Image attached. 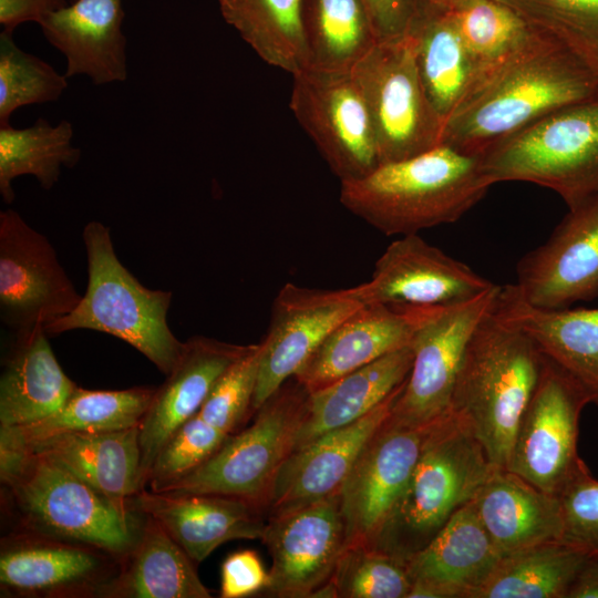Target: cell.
Instances as JSON below:
<instances>
[{
	"instance_id": "obj_7",
	"label": "cell",
	"mask_w": 598,
	"mask_h": 598,
	"mask_svg": "<svg viewBox=\"0 0 598 598\" xmlns=\"http://www.w3.org/2000/svg\"><path fill=\"white\" fill-rule=\"evenodd\" d=\"M477 156L492 185H540L568 208L598 196V95L556 110Z\"/></svg>"
},
{
	"instance_id": "obj_27",
	"label": "cell",
	"mask_w": 598,
	"mask_h": 598,
	"mask_svg": "<svg viewBox=\"0 0 598 598\" xmlns=\"http://www.w3.org/2000/svg\"><path fill=\"white\" fill-rule=\"evenodd\" d=\"M16 451L53 457L125 514L134 513L130 502L144 489L140 425L113 431L64 433Z\"/></svg>"
},
{
	"instance_id": "obj_48",
	"label": "cell",
	"mask_w": 598,
	"mask_h": 598,
	"mask_svg": "<svg viewBox=\"0 0 598 598\" xmlns=\"http://www.w3.org/2000/svg\"><path fill=\"white\" fill-rule=\"evenodd\" d=\"M566 598H598V557L587 556L571 581Z\"/></svg>"
},
{
	"instance_id": "obj_32",
	"label": "cell",
	"mask_w": 598,
	"mask_h": 598,
	"mask_svg": "<svg viewBox=\"0 0 598 598\" xmlns=\"http://www.w3.org/2000/svg\"><path fill=\"white\" fill-rule=\"evenodd\" d=\"M408 34L425 94L445 123L476 83L474 63L451 10L424 0Z\"/></svg>"
},
{
	"instance_id": "obj_30",
	"label": "cell",
	"mask_w": 598,
	"mask_h": 598,
	"mask_svg": "<svg viewBox=\"0 0 598 598\" xmlns=\"http://www.w3.org/2000/svg\"><path fill=\"white\" fill-rule=\"evenodd\" d=\"M412 362L410 343L309 392L293 451L368 414L405 382Z\"/></svg>"
},
{
	"instance_id": "obj_11",
	"label": "cell",
	"mask_w": 598,
	"mask_h": 598,
	"mask_svg": "<svg viewBox=\"0 0 598 598\" xmlns=\"http://www.w3.org/2000/svg\"><path fill=\"white\" fill-rule=\"evenodd\" d=\"M589 403L579 383L543 354L540 375L505 470L557 495L582 463L577 448L579 420Z\"/></svg>"
},
{
	"instance_id": "obj_17",
	"label": "cell",
	"mask_w": 598,
	"mask_h": 598,
	"mask_svg": "<svg viewBox=\"0 0 598 598\" xmlns=\"http://www.w3.org/2000/svg\"><path fill=\"white\" fill-rule=\"evenodd\" d=\"M495 286L417 234L393 240L375 261L369 281L354 287L363 305L445 307Z\"/></svg>"
},
{
	"instance_id": "obj_33",
	"label": "cell",
	"mask_w": 598,
	"mask_h": 598,
	"mask_svg": "<svg viewBox=\"0 0 598 598\" xmlns=\"http://www.w3.org/2000/svg\"><path fill=\"white\" fill-rule=\"evenodd\" d=\"M156 388L87 390L76 386L47 417L18 427H0V448L20 450L72 432L122 430L141 424Z\"/></svg>"
},
{
	"instance_id": "obj_14",
	"label": "cell",
	"mask_w": 598,
	"mask_h": 598,
	"mask_svg": "<svg viewBox=\"0 0 598 598\" xmlns=\"http://www.w3.org/2000/svg\"><path fill=\"white\" fill-rule=\"evenodd\" d=\"M261 542L272 558L262 592L278 598L319 597L348 545L340 493L269 514Z\"/></svg>"
},
{
	"instance_id": "obj_18",
	"label": "cell",
	"mask_w": 598,
	"mask_h": 598,
	"mask_svg": "<svg viewBox=\"0 0 598 598\" xmlns=\"http://www.w3.org/2000/svg\"><path fill=\"white\" fill-rule=\"evenodd\" d=\"M516 278L522 296L537 307L598 300V196L568 208L547 240L518 260Z\"/></svg>"
},
{
	"instance_id": "obj_19",
	"label": "cell",
	"mask_w": 598,
	"mask_h": 598,
	"mask_svg": "<svg viewBox=\"0 0 598 598\" xmlns=\"http://www.w3.org/2000/svg\"><path fill=\"white\" fill-rule=\"evenodd\" d=\"M432 424L411 426L390 414L368 442L340 491L348 545L374 544L411 477Z\"/></svg>"
},
{
	"instance_id": "obj_46",
	"label": "cell",
	"mask_w": 598,
	"mask_h": 598,
	"mask_svg": "<svg viewBox=\"0 0 598 598\" xmlns=\"http://www.w3.org/2000/svg\"><path fill=\"white\" fill-rule=\"evenodd\" d=\"M378 42L405 37L424 0H363Z\"/></svg>"
},
{
	"instance_id": "obj_6",
	"label": "cell",
	"mask_w": 598,
	"mask_h": 598,
	"mask_svg": "<svg viewBox=\"0 0 598 598\" xmlns=\"http://www.w3.org/2000/svg\"><path fill=\"white\" fill-rule=\"evenodd\" d=\"M82 239L86 291L70 313L45 328L47 333L89 329L111 334L135 348L166 377L184 350L167 322L173 292L143 286L118 259L104 224L87 223Z\"/></svg>"
},
{
	"instance_id": "obj_43",
	"label": "cell",
	"mask_w": 598,
	"mask_h": 598,
	"mask_svg": "<svg viewBox=\"0 0 598 598\" xmlns=\"http://www.w3.org/2000/svg\"><path fill=\"white\" fill-rule=\"evenodd\" d=\"M259 359L260 343L252 344L219 377L197 414L220 431L234 434L254 412Z\"/></svg>"
},
{
	"instance_id": "obj_20",
	"label": "cell",
	"mask_w": 598,
	"mask_h": 598,
	"mask_svg": "<svg viewBox=\"0 0 598 598\" xmlns=\"http://www.w3.org/2000/svg\"><path fill=\"white\" fill-rule=\"evenodd\" d=\"M404 383L355 422L293 451L271 484L268 515L291 511L340 493L361 452L390 416Z\"/></svg>"
},
{
	"instance_id": "obj_45",
	"label": "cell",
	"mask_w": 598,
	"mask_h": 598,
	"mask_svg": "<svg viewBox=\"0 0 598 598\" xmlns=\"http://www.w3.org/2000/svg\"><path fill=\"white\" fill-rule=\"evenodd\" d=\"M269 579L255 550L244 549L226 557L220 568V597L243 598L262 592Z\"/></svg>"
},
{
	"instance_id": "obj_15",
	"label": "cell",
	"mask_w": 598,
	"mask_h": 598,
	"mask_svg": "<svg viewBox=\"0 0 598 598\" xmlns=\"http://www.w3.org/2000/svg\"><path fill=\"white\" fill-rule=\"evenodd\" d=\"M121 558L81 544L12 529L1 538L2 597H100Z\"/></svg>"
},
{
	"instance_id": "obj_2",
	"label": "cell",
	"mask_w": 598,
	"mask_h": 598,
	"mask_svg": "<svg viewBox=\"0 0 598 598\" xmlns=\"http://www.w3.org/2000/svg\"><path fill=\"white\" fill-rule=\"evenodd\" d=\"M477 155L439 145L341 182L340 202L384 235H412L458 220L488 192Z\"/></svg>"
},
{
	"instance_id": "obj_1",
	"label": "cell",
	"mask_w": 598,
	"mask_h": 598,
	"mask_svg": "<svg viewBox=\"0 0 598 598\" xmlns=\"http://www.w3.org/2000/svg\"><path fill=\"white\" fill-rule=\"evenodd\" d=\"M595 95V73L560 41L535 29L445 121L441 144L478 155L556 110Z\"/></svg>"
},
{
	"instance_id": "obj_4",
	"label": "cell",
	"mask_w": 598,
	"mask_h": 598,
	"mask_svg": "<svg viewBox=\"0 0 598 598\" xmlns=\"http://www.w3.org/2000/svg\"><path fill=\"white\" fill-rule=\"evenodd\" d=\"M542 365L543 353L535 342L493 309L468 340L450 411L467 424L495 467L506 468Z\"/></svg>"
},
{
	"instance_id": "obj_24",
	"label": "cell",
	"mask_w": 598,
	"mask_h": 598,
	"mask_svg": "<svg viewBox=\"0 0 598 598\" xmlns=\"http://www.w3.org/2000/svg\"><path fill=\"white\" fill-rule=\"evenodd\" d=\"M501 558L471 501L406 560L408 598H471Z\"/></svg>"
},
{
	"instance_id": "obj_31",
	"label": "cell",
	"mask_w": 598,
	"mask_h": 598,
	"mask_svg": "<svg viewBox=\"0 0 598 598\" xmlns=\"http://www.w3.org/2000/svg\"><path fill=\"white\" fill-rule=\"evenodd\" d=\"M143 515V514H142ZM102 598H210L194 561L154 518L143 515L138 538L121 558Z\"/></svg>"
},
{
	"instance_id": "obj_36",
	"label": "cell",
	"mask_w": 598,
	"mask_h": 598,
	"mask_svg": "<svg viewBox=\"0 0 598 598\" xmlns=\"http://www.w3.org/2000/svg\"><path fill=\"white\" fill-rule=\"evenodd\" d=\"M224 20L267 64L290 74L307 66L301 0H218Z\"/></svg>"
},
{
	"instance_id": "obj_28",
	"label": "cell",
	"mask_w": 598,
	"mask_h": 598,
	"mask_svg": "<svg viewBox=\"0 0 598 598\" xmlns=\"http://www.w3.org/2000/svg\"><path fill=\"white\" fill-rule=\"evenodd\" d=\"M499 555L560 540L559 502L505 468H494L472 499Z\"/></svg>"
},
{
	"instance_id": "obj_3",
	"label": "cell",
	"mask_w": 598,
	"mask_h": 598,
	"mask_svg": "<svg viewBox=\"0 0 598 598\" xmlns=\"http://www.w3.org/2000/svg\"><path fill=\"white\" fill-rule=\"evenodd\" d=\"M2 505L21 529L90 546L118 558L135 545L143 515L121 512L51 456L0 448Z\"/></svg>"
},
{
	"instance_id": "obj_25",
	"label": "cell",
	"mask_w": 598,
	"mask_h": 598,
	"mask_svg": "<svg viewBox=\"0 0 598 598\" xmlns=\"http://www.w3.org/2000/svg\"><path fill=\"white\" fill-rule=\"evenodd\" d=\"M493 311L526 333L598 406V308L537 307L509 283L501 286Z\"/></svg>"
},
{
	"instance_id": "obj_9",
	"label": "cell",
	"mask_w": 598,
	"mask_h": 598,
	"mask_svg": "<svg viewBox=\"0 0 598 598\" xmlns=\"http://www.w3.org/2000/svg\"><path fill=\"white\" fill-rule=\"evenodd\" d=\"M351 71L372 118L380 165L441 145L444 122L423 89L410 34L378 42Z\"/></svg>"
},
{
	"instance_id": "obj_35",
	"label": "cell",
	"mask_w": 598,
	"mask_h": 598,
	"mask_svg": "<svg viewBox=\"0 0 598 598\" xmlns=\"http://www.w3.org/2000/svg\"><path fill=\"white\" fill-rule=\"evenodd\" d=\"M587 555L560 542L503 556L471 598H566Z\"/></svg>"
},
{
	"instance_id": "obj_22",
	"label": "cell",
	"mask_w": 598,
	"mask_h": 598,
	"mask_svg": "<svg viewBox=\"0 0 598 598\" xmlns=\"http://www.w3.org/2000/svg\"><path fill=\"white\" fill-rule=\"evenodd\" d=\"M439 307L364 305L341 322L293 377L309 392L411 343Z\"/></svg>"
},
{
	"instance_id": "obj_41",
	"label": "cell",
	"mask_w": 598,
	"mask_h": 598,
	"mask_svg": "<svg viewBox=\"0 0 598 598\" xmlns=\"http://www.w3.org/2000/svg\"><path fill=\"white\" fill-rule=\"evenodd\" d=\"M68 87L65 74L22 51L12 34H0V125L9 124L19 107L54 102Z\"/></svg>"
},
{
	"instance_id": "obj_49",
	"label": "cell",
	"mask_w": 598,
	"mask_h": 598,
	"mask_svg": "<svg viewBox=\"0 0 598 598\" xmlns=\"http://www.w3.org/2000/svg\"><path fill=\"white\" fill-rule=\"evenodd\" d=\"M430 4L443 9V10H452L461 0H425Z\"/></svg>"
},
{
	"instance_id": "obj_47",
	"label": "cell",
	"mask_w": 598,
	"mask_h": 598,
	"mask_svg": "<svg viewBox=\"0 0 598 598\" xmlns=\"http://www.w3.org/2000/svg\"><path fill=\"white\" fill-rule=\"evenodd\" d=\"M68 4V0H0V23L3 31L13 34L14 29L25 22L43 20Z\"/></svg>"
},
{
	"instance_id": "obj_16",
	"label": "cell",
	"mask_w": 598,
	"mask_h": 598,
	"mask_svg": "<svg viewBox=\"0 0 598 598\" xmlns=\"http://www.w3.org/2000/svg\"><path fill=\"white\" fill-rule=\"evenodd\" d=\"M362 306L354 287L326 290L283 285L272 302L268 332L260 343L254 412L293 378L326 338Z\"/></svg>"
},
{
	"instance_id": "obj_8",
	"label": "cell",
	"mask_w": 598,
	"mask_h": 598,
	"mask_svg": "<svg viewBox=\"0 0 598 598\" xmlns=\"http://www.w3.org/2000/svg\"><path fill=\"white\" fill-rule=\"evenodd\" d=\"M309 391L286 381L256 412L254 423L227 437L200 466L163 492L217 494L267 507L275 476L292 453Z\"/></svg>"
},
{
	"instance_id": "obj_38",
	"label": "cell",
	"mask_w": 598,
	"mask_h": 598,
	"mask_svg": "<svg viewBox=\"0 0 598 598\" xmlns=\"http://www.w3.org/2000/svg\"><path fill=\"white\" fill-rule=\"evenodd\" d=\"M451 12L475 66L473 90L513 55L535 30L512 8L496 0H461Z\"/></svg>"
},
{
	"instance_id": "obj_39",
	"label": "cell",
	"mask_w": 598,
	"mask_h": 598,
	"mask_svg": "<svg viewBox=\"0 0 598 598\" xmlns=\"http://www.w3.org/2000/svg\"><path fill=\"white\" fill-rule=\"evenodd\" d=\"M411 586L406 561L373 546L351 544L319 597L408 598Z\"/></svg>"
},
{
	"instance_id": "obj_34",
	"label": "cell",
	"mask_w": 598,
	"mask_h": 598,
	"mask_svg": "<svg viewBox=\"0 0 598 598\" xmlns=\"http://www.w3.org/2000/svg\"><path fill=\"white\" fill-rule=\"evenodd\" d=\"M307 66L351 71L378 43L363 0H301Z\"/></svg>"
},
{
	"instance_id": "obj_23",
	"label": "cell",
	"mask_w": 598,
	"mask_h": 598,
	"mask_svg": "<svg viewBox=\"0 0 598 598\" xmlns=\"http://www.w3.org/2000/svg\"><path fill=\"white\" fill-rule=\"evenodd\" d=\"M251 346L223 342L203 336H194L184 342L178 362L156 388L140 424L144 488L146 475L165 441L198 413L219 377Z\"/></svg>"
},
{
	"instance_id": "obj_37",
	"label": "cell",
	"mask_w": 598,
	"mask_h": 598,
	"mask_svg": "<svg viewBox=\"0 0 598 598\" xmlns=\"http://www.w3.org/2000/svg\"><path fill=\"white\" fill-rule=\"evenodd\" d=\"M73 126L62 120L56 125L39 117L32 126L0 125V194L6 204L14 198L12 182L34 176L47 190L59 181L62 166L73 167L81 151L72 145Z\"/></svg>"
},
{
	"instance_id": "obj_5",
	"label": "cell",
	"mask_w": 598,
	"mask_h": 598,
	"mask_svg": "<svg viewBox=\"0 0 598 598\" xmlns=\"http://www.w3.org/2000/svg\"><path fill=\"white\" fill-rule=\"evenodd\" d=\"M496 468L451 411L434 422L411 477L373 547L404 561L421 550Z\"/></svg>"
},
{
	"instance_id": "obj_29",
	"label": "cell",
	"mask_w": 598,
	"mask_h": 598,
	"mask_svg": "<svg viewBox=\"0 0 598 598\" xmlns=\"http://www.w3.org/2000/svg\"><path fill=\"white\" fill-rule=\"evenodd\" d=\"M49 337L44 328L14 333L0 377V427L47 417L78 386L61 368Z\"/></svg>"
},
{
	"instance_id": "obj_10",
	"label": "cell",
	"mask_w": 598,
	"mask_h": 598,
	"mask_svg": "<svg viewBox=\"0 0 598 598\" xmlns=\"http://www.w3.org/2000/svg\"><path fill=\"white\" fill-rule=\"evenodd\" d=\"M291 75V112L340 183L374 171V127L352 71L306 66Z\"/></svg>"
},
{
	"instance_id": "obj_13",
	"label": "cell",
	"mask_w": 598,
	"mask_h": 598,
	"mask_svg": "<svg viewBox=\"0 0 598 598\" xmlns=\"http://www.w3.org/2000/svg\"><path fill=\"white\" fill-rule=\"evenodd\" d=\"M82 296L50 240L13 209L0 213V317L14 333L70 313Z\"/></svg>"
},
{
	"instance_id": "obj_42",
	"label": "cell",
	"mask_w": 598,
	"mask_h": 598,
	"mask_svg": "<svg viewBox=\"0 0 598 598\" xmlns=\"http://www.w3.org/2000/svg\"><path fill=\"white\" fill-rule=\"evenodd\" d=\"M228 436L195 414L162 445L146 475L145 488L163 492L206 462Z\"/></svg>"
},
{
	"instance_id": "obj_12",
	"label": "cell",
	"mask_w": 598,
	"mask_h": 598,
	"mask_svg": "<svg viewBox=\"0 0 598 598\" xmlns=\"http://www.w3.org/2000/svg\"><path fill=\"white\" fill-rule=\"evenodd\" d=\"M501 286L462 303L436 308L412 341L413 362L391 417L411 426L430 425L450 412L468 340L493 309Z\"/></svg>"
},
{
	"instance_id": "obj_26",
	"label": "cell",
	"mask_w": 598,
	"mask_h": 598,
	"mask_svg": "<svg viewBox=\"0 0 598 598\" xmlns=\"http://www.w3.org/2000/svg\"><path fill=\"white\" fill-rule=\"evenodd\" d=\"M122 0H73L40 24L66 60L65 76L86 75L95 85L127 78Z\"/></svg>"
},
{
	"instance_id": "obj_44",
	"label": "cell",
	"mask_w": 598,
	"mask_h": 598,
	"mask_svg": "<svg viewBox=\"0 0 598 598\" xmlns=\"http://www.w3.org/2000/svg\"><path fill=\"white\" fill-rule=\"evenodd\" d=\"M556 496L561 518L560 542L598 557V480L584 461Z\"/></svg>"
},
{
	"instance_id": "obj_21",
	"label": "cell",
	"mask_w": 598,
	"mask_h": 598,
	"mask_svg": "<svg viewBox=\"0 0 598 598\" xmlns=\"http://www.w3.org/2000/svg\"><path fill=\"white\" fill-rule=\"evenodd\" d=\"M133 512L154 518L194 564L205 560L221 544L261 539L268 511L255 503L217 494L140 491L130 502Z\"/></svg>"
},
{
	"instance_id": "obj_40",
	"label": "cell",
	"mask_w": 598,
	"mask_h": 598,
	"mask_svg": "<svg viewBox=\"0 0 598 598\" xmlns=\"http://www.w3.org/2000/svg\"><path fill=\"white\" fill-rule=\"evenodd\" d=\"M565 44L598 78V0H496Z\"/></svg>"
}]
</instances>
